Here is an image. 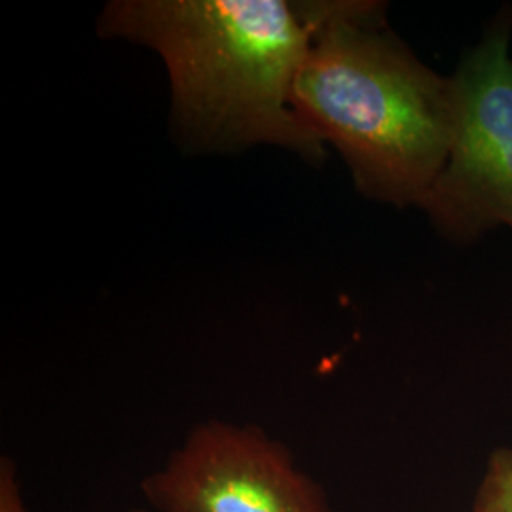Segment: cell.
<instances>
[{"mask_svg":"<svg viewBox=\"0 0 512 512\" xmlns=\"http://www.w3.org/2000/svg\"><path fill=\"white\" fill-rule=\"evenodd\" d=\"M0 512H27L19 488L16 465L10 458L0 461Z\"/></svg>","mask_w":512,"mask_h":512,"instance_id":"obj_6","label":"cell"},{"mask_svg":"<svg viewBox=\"0 0 512 512\" xmlns=\"http://www.w3.org/2000/svg\"><path fill=\"white\" fill-rule=\"evenodd\" d=\"M323 12L325 2L114 0L97 29L162 57L186 147L274 145L321 162L325 145L298 118L293 86Z\"/></svg>","mask_w":512,"mask_h":512,"instance_id":"obj_1","label":"cell"},{"mask_svg":"<svg viewBox=\"0 0 512 512\" xmlns=\"http://www.w3.org/2000/svg\"><path fill=\"white\" fill-rule=\"evenodd\" d=\"M293 107L361 192L401 207H421L456 135L452 80L421 65L372 2H325Z\"/></svg>","mask_w":512,"mask_h":512,"instance_id":"obj_2","label":"cell"},{"mask_svg":"<svg viewBox=\"0 0 512 512\" xmlns=\"http://www.w3.org/2000/svg\"><path fill=\"white\" fill-rule=\"evenodd\" d=\"M471 512H512V450L497 448L486 461Z\"/></svg>","mask_w":512,"mask_h":512,"instance_id":"obj_5","label":"cell"},{"mask_svg":"<svg viewBox=\"0 0 512 512\" xmlns=\"http://www.w3.org/2000/svg\"><path fill=\"white\" fill-rule=\"evenodd\" d=\"M141 490L162 512H334L287 444L228 421L196 425Z\"/></svg>","mask_w":512,"mask_h":512,"instance_id":"obj_3","label":"cell"},{"mask_svg":"<svg viewBox=\"0 0 512 512\" xmlns=\"http://www.w3.org/2000/svg\"><path fill=\"white\" fill-rule=\"evenodd\" d=\"M135 512H145V511H135Z\"/></svg>","mask_w":512,"mask_h":512,"instance_id":"obj_7","label":"cell"},{"mask_svg":"<svg viewBox=\"0 0 512 512\" xmlns=\"http://www.w3.org/2000/svg\"><path fill=\"white\" fill-rule=\"evenodd\" d=\"M495 31L452 80L456 135L448 162L421 203L450 238L512 228V61Z\"/></svg>","mask_w":512,"mask_h":512,"instance_id":"obj_4","label":"cell"}]
</instances>
